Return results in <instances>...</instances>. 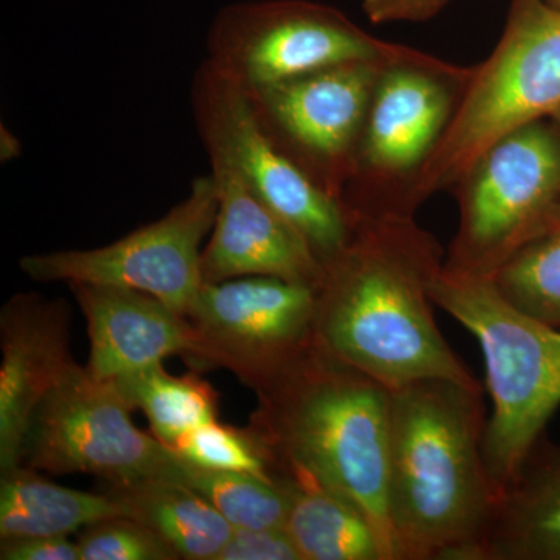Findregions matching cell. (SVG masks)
Here are the masks:
<instances>
[{"mask_svg": "<svg viewBox=\"0 0 560 560\" xmlns=\"http://www.w3.org/2000/svg\"><path fill=\"white\" fill-rule=\"evenodd\" d=\"M431 300L482 350L492 415L485 460L497 495L514 481L560 407V329L515 307L492 278L442 267Z\"/></svg>", "mask_w": 560, "mask_h": 560, "instance_id": "277c9868", "label": "cell"}, {"mask_svg": "<svg viewBox=\"0 0 560 560\" xmlns=\"http://www.w3.org/2000/svg\"><path fill=\"white\" fill-rule=\"evenodd\" d=\"M485 560H560V447L540 440L501 493Z\"/></svg>", "mask_w": 560, "mask_h": 560, "instance_id": "e0dca14e", "label": "cell"}, {"mask_svg": "<svg viewBox=\"0 0 560 560\" xmlns=\"http://www.w3.org/2000/svg\"><path fill=\"white\" fill-rule=\"evenodd\" d=\"M382 61L345 62L245 91L268 138L340 201Z\"/></svg>", "mask_w": 560, "mask_h": 560, "instance_id": "4fadbf2b", "label": "cell"}, {"mask_svg": "<svg viewBox=\"0 0 560 560\" xmlns=\"http://www.w3.org/2000/svg\"><path fill=\"white\" fill-rule=\"evenodd\" d=\"M119 515H125L124 506L106 492L65 488L25 466L2 471L0 539L69 536Z\"/></svg>", "mask_w": 560, "mask_h": 560, "instance_id": "ffe728a7", "label": "cell"}, {"mask_svg": "<svg viewBox=\"0 0 560 560\" xmlns=\"http://www.w3.org/2000/svg\"><path fill=\"white\" fill-rule=\"evenodd\" d=\"M558 228H560V198L559 201L556 202L555 209L551 210L550 217H548L547 224H545V230L541 234H545V232L548 231L558 230Z\"/></svg>", "mask_w": 560, "mask_h": 560, "instance_id": "f546056e", "label": "cell"}, {"mask_svg": "<svg viewBox=\"0 0 560 560\" xmlns=\"http://www.w3.org/2000/svg\"><path fill=\"white\" fill-rule=\"evenodd\" d=\"M172 448L180 458L201 469L235 471L278 481L270 452L249 425L237 429L213 420L190 431Z\"/></svg>", "mask_w": 560, "mask_h": 560, "instance_id": "cb8c5ba5", "label": "cell"}, {"mask_svg": "<svg viewBox=\"0 0 560 560\" xmlns=\"http://www.w3.org/2000/svg\"><path fill=\"white\" fill-rule=\"evenodd\" d=\"M444 264L415 217L353 220L316 287V342L389 389L427 378L481 386L434 319L430 287Z\"/></svg>", "mask_w": 560, "mask_h": 560, "instance_id": "6da1fadb", "label": "cell"}, {"mask_svg": "<svg viewBox=\"0 0 560 560\" xmlns=\"http://www.w3.org/2000/svg\"><path fill=\"white\" fill-rule=\"evenodd\" d=\"M191 109L209 160L230 165L304 238L323 267L348 245L353 219L345 202L324 190L268 138L246 92L208 61L191 81Z\"/></svg>", "mask_w": 560, "mask_h": 560, "instance_id": "ba28073f", "label": "cell"}, {"mask_svg": "<svg viewBox=\"0 0 560 560\" xmlns=\"http://www.w3.org/2000/svg\"><path fill=\"white\" fill-rule=\"evenodd\" d=\"M550 119L555 121L556 127H558L560 130V109L555 114V116L550 117Z\"/></svg>", "mask_w": 560, "mask_h": 560, "instance_id": "4dcf8cb0", "label": "cell"}, {"mask_svg": "<svg viewBox=\"0 0 560 560\" xmlns=\"http://www.w3.org/2000/svg\"><path fill=\"white\" fill-rule=\"evenodd\" d=\"M81 560H178L149 526L131 517L105 518L86 526L79 540Z\"/></svg>", "mask_w": 560, "mask_h": 560, "instance_id": "d4e9b609", "label": "cell"}, {"mask_svg": "<svg viewBox=\"0 0 560 560\" xmlns=\"http://www.w3.org/2000/svg\"><path fill=\"white\" fill-rule=\"evenodd\" d=\"M113 382L132 410L147 416L151 433L168 447L198 427L219 420V394L195 372L173 375L161 363Z\"/></svg>", "mask_w": 560, "mask_h": 560, "instance_id": "44dd1931", "label": "cell"}, {"mask_svg": "<svg viewBox=\"0 0 560 560\" xmlns=\"http://www.w3.org/2000/svg\"><path fill=\"white\" fill-rule=\"evenodd\" d=\"M560 109V9L511 0L499 44L474 66L469 86L410 197L412 213L460 175L501 136Z\"/></svg>", "mask_w": 560, "mask_h": 560, "instance_id": "8992f818", "label": "cell"}, {"mask_svg": "<svg viewBox=\"0 0 560 560\" xmlns=\"http://www.w3.org/2000/svg\"><path fill=\"white\" fill-rule=\"evenodd\" d=\"M452 191L459 224L444 265L492 278L539 237L559 201V128L541 119L501 136L471 162Z\"/></svg>", "mask_w": 560, "mask_h": 560, "instance_id": "52a82bcc", "label": "cell"}, {"mask_svg": "<svg viewBox=\"0 0 560 560\" xmlns=\"http://www.w3.org/2000/svg\"><path fill=\"white\" fill-rule=\"evenodd\" d=\"M492 280L515 307L560 329V228L526 243Z\"/></svg>", "mask_w": 560, "mask_h": 560, "instance_id": "603a6c76", "label": "cell"}, {"mask_svg": "<svg viewBox=\"0 0 560 560\" xmlns=\"http://www.w3.org/2000/svg\"><path fill=\"white\" fill-rule=\"evenodd\" d=\"M103 492L119 501L127 517L156 533L179 559L217 560L234 533L212 504L180 482H106Z\"/></svg>", "mask_w": 560, "mask_h": 560, "instance_id": "ac0fdd59", "label": "cell"}, {"mask_svg": "<svg viewBox=\"0 0 560 560\" xmlns=\"http://www.w3.org/2000/svg\"><path fill=\"white\" fill-rule=\"evenodd\" d=\"M2 560H81L77 541L69 536H33L0 539Z\"/></svg>", "mask_w": 560, "mask_h": 560, "instance_id": "4316f807", "label": "cell"}, {"mask_svg": "<svg viewBox=\"0 0 560 560\" xmlns=\"http://www.w3.org/2000/svg\"><path fill=\"white\" fill-rule=\"evenodd\" d=\"M249 427L280 477L349 500L397 559L388 517L390 389L313 341L254 390Z\"/></svg>", "mask_w": 560, "mask_h": 560, "instance_id": "3957f363", "label": "cell"}, {"mask_svg": "<svg viewBox=\"0 0 560 560\" xmlns=\"http://www.w3.org/2000/svg\"><path fill=\"white\" fill-rule=\"evenodd\" d=\"M394 47L334 7L261 0L220 11L206 61L243 91H254L345 62L378 61Z\"/></svg>", "mask_w": 560, "mask_h": 560, "instance_id": "30bf717a", "label": "cell"}, {"mask_svg": "<svg viewBox=\"0 0 560 560\" xmlns=\"http://www.w3.org/2000/svg\"><path fill=\"white\" fill-rule=\"evenodd\" d=\"M217 560H302L285 528L235 529Z\"/></svg>", "mask_w": 560, "mask_h": 560, "instance_id": "484cf974", "label": "cell"}, {"mask_svg": "<svg viewBox=\"0 0 560 560\" xmlns=\"http://www.w3.org/2000/svg\"><path fill=\"white\" fill-rule=\"evenodd\" d=\"M0 471H7L21 466L40 401L77 364L69 305L39 293L14 294L0 312Z\"/></svg>", "mask_w": 560, "mask_h": 560, "instance_id": "5bb4252c", "label": "cell"}, {"mask_svg": "<svg viewBox=\"0 0 560 560\" xmlns=\"http://www.w3.org/2000/svg\"><path fill=\"white\" fill-rule=\"evenodd\" d=\"M176 482L200 493L235 529L285 528L290 493L283 480L201 469L184 460Z\"/></svg>", "mask_w": 560, "mask_h": 560, "instance_id": "7402d4cb", "label": "cell"}, {"mask_svg": "<svg viewBox=\"0 0 560 560\" xmlns=\"http://www.w3.org/2000/svg\"><path fill=\"white\" fill-rule=\"evenodd\" d=\"M316 289L271 276L202 283L187 318L191 364L232 372L256 390L315 341Z\"/></svg>", "mask_w": 560, "mask_h": 560, "instance_id": "7c38bea8", "label": "cell"}, {"mask_svg": "<svg viewBox=\"0 0 560 560\" xmlns=\"http://www.w3.org/2000/svg\"><path fill=\"white\" fill-rule=\"evenodd\" d=\"M452 0H363V10L372 24L425 22L440 14Z\"/></svg>", "mask_w": 560, "mask_h": 560, "instance_id": "83f0119b", "label": "cell"}, {"mask_svg": "<svg viewBox=\"0 0 560 560\" xmlns=\"http://www.w3.org/2000/svg\"><path fill=\"white\" fill-rule=\"evenodd\" d=\"M550 5L556 7V9H560V0H547Z\"/></svg>", "mask_w": 560, "mask_h": 560, "instance_id": "1f68e13d", "label": "cell"}, {"mask_svg": "<svg viewBox=\"0 0 560 560\" xmlns=\"http://www.w3.org/2000/svg\"><path fill=\"white\" fill-rule=\"evenodd\" d=\"M90 335L86 370L102 381H117L168 357L191 363L197 334L187 316L143 291L101 283H68Z\"/></svg>", "mask_w": 560, "mask_h": 560, "instance_id": "2e32d148", "label": "cell"}, {"mask_svg": "<svg viewBox=\"0 0 560 560\" xmlns=\"http://www.w3.org/2000/svg\"><path fill=\"white\" fill-rule=\"evenodd\" d=\"M209 161L219 210L201 254L205 283L271 276L316 289L324 267L304 238L272 212L230 165Z\"/></svg>", "mask_w": 560, "mask_h": 560, "instance_id": "9a60e30c", "label": "cell"}, {"mask_svg": "<svg viewBox=\"0 0 560 560\" xmlns=\"http://www.w3.org/2000/svg\"><path fill=\"white\" fill-rule=\"evenodd\" d=\"M482 386L390 389L388 517L399 560H485L499 495L485 460Z\"/></svg>", "mask_w": 560, "mask_h": 560, "instance_id": "7a4b0ae2", "label": "cell"}, {"mask_svg": "<svg viewBox=\"0 0 560 560\" xmlns=\"http://www.w3.org/2000/svg\"><path fill=\"white\" fill-rule=\"evenodd\" d=\"M474 66L396 44L383 58L342 202L352 219L415 217L412 187L451 127Z\"/></svg>", "mask_w": 560, "mask_h": 560, "instance_id": "5b68a950", "label": "cell"}, {"mask_svg": "<svg viewBox=\"0 0 560 560\" xmlns=\"http://www.w3.org/2000/svg\"><path fill=\"white\" fill-rule=\"evenodd\" d=\"M21 151V140L9 128H5V125H2V130H0V160L2 162L16 160Z\"/></svg>", "mask_w": 560, "mask_h": 560, "instance_id": "f1b7e54d", "label": "cell"}, {"mask_svg": "<svg viewBox=\"0 0 560 560\" xmlns=\"http://www.w3.org/2000/svg\"><path fill=\"white\" fill-rule=\"evenodd\" d=\"M279 480L289 488L285 529L302 560H394L381 533L355 504L315 482Z\"/></svg>", "mask_w": 560, "mask_h": 560, "instance_id": "d6986e66", "label": "cell"}, {"mask_svg": "<svg viewBox=\"0 0 560 560\" xmlns=\"http://www.w3.org/2000/svg\"><path fill=\"white\" fill-rule=\"evenodd\" d=\"M116 382L75 364L40 401L21 466L54 475L90 474L105 482L178 481L184 459L139 430Z\"/></svg>", "mask_w": 560, "mask_h": 560, "instance_id": "9c48e42d", "label": "cell"}, {"mask_svg": "<svg viewBox=\"0 0 560 560\" xmlns=\"http://www.w3.org/2000/svg\"><path fill=\"white\" fill-rule=\"evenodd\" d=\"M219 194L212 175L198 176L189 195L164 217L94 249L54 250L22 257L36 282L101 283L143 291L189 315L205 280L201 243L212 232Z\"/></svg>", "mask_w": 560, "mask_h": 560, "instance_id": "8fae6325", "label": "cell"}]
</instances>
